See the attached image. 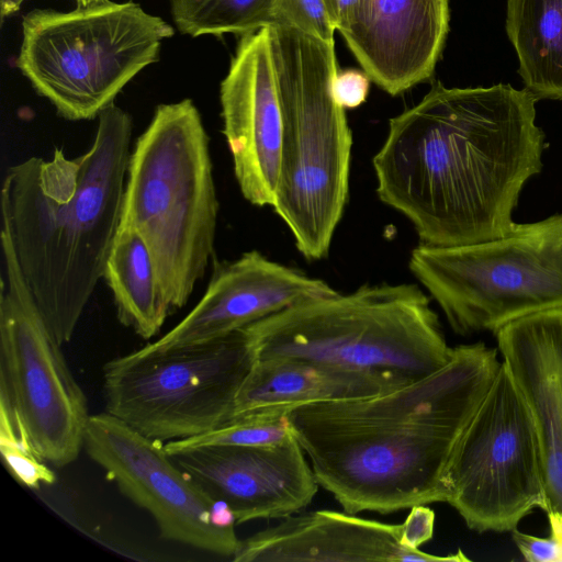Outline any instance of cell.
<instances>
[{
  "instance_id": "obj_1",
  "label": "cell",
  "mask_w": 562,
  "mask_h": 562,
  "mask_svg": "<svg viewBox=\"0 0 562 562\" xmlns=\"http://www.w3.org/2000/svg\"><path fill=\"white\" fill-rule=\"evenodd\" d=\"M537 101L507 83L432 82L416 105L390 120L372 159L379 199L412 223L423 245L505 236L522 188L543 166Z\"/></svg>"
},
{
  "instance_id": "obj_2",
  "label": "cell",
  "mask_w": 562,
  "mask_h": 562,
  "mask_svg": "<svg viewBox=\"0 0 562 562\" xmlns=\"http://www.w3.org/2000/svg\"><path fill=\"white\" fill-rule=\"evenodd\" d=\"M502 361L479 341L385 394L291 408L288 420L318 485L349 514L446 503L456 446Z\"/></svg>"
},
{
  "instance_id": "obj_3",
  "label": "cell",
  "mask_w": 562,
  "mask_h": 562,
  "mask_svg": "<svg viewBox=\"0 0 562 562\" xmlns=\"http://www.w3.org/2000/svg\"><path fill=\"white\" fill-rule=\"evenodd\" d=\"M133 119L114 103L98 116L90 148L11 166L1 187V228L52 334L68 342L122 222Z\"/></svg>"
},
{
  "instance_id": "obj_4",
  "label": "cell",
  "mask_w": 562,
  "mask_h": 562,
  "mask_svg": "<svg viewBox=\"0 0 562 562\" xmlns=\"http://www.w3.org/2000/svg\"><path fill=\"white\" fill-rule=\"evenodd\" d=\"M209 143L198 108L183 99L156 108L128 160L121 225L146 243L171 312L214 256L220 203Z\"/></svg>"
},
{
  "instance_id": "obj_5",
  "label": "cell",
  "mask_w": 562,
  "mask_h": 562,
  "mask_svg": "<svg viewBox=\"0 0 562 562\" xmlns=\"http://www.w3.org/2000/svg\"><path fill=\"white\" fill-rule=\"evenodd\" d=\"M283 134L274 203L306 260L327 257L349 192L352 135L335 100L334 42L270 24Z\"/></svg>"
},
{
  "instance_id": "obj_6",
  "label": "cell",
  "mask_w": 562,
  "mask_h": 562,
  "mask_svg": "<svg viewBox=\"0 0 562 562\" xmlns=\"http://www.w3.org/2000/svg\"><path fill=\"white\" fill-rule=\"evenodd\" d=\"M257 359L291 358L394 373L409 381L442 368L453 347L416 284H364L311 297L248 326Z\"/></svg>"
},
{
  "instance_id": "obj_7",
  "label": "cell",
  "mask_w": 562,
  "mask_h": 562,
  "mask_svg": "<svg viewBox=\"0 0 562 562\" xmlns=\"http://www.w3.org/2000/svg\"><path fill=\"white\" fill-rule=\"evenodd\" d=\"M173 27L138 3L110 0L69 12L34 9L22 20L16 67L68 121L92 120L144 68Z\"/></svg>"
},
{
  "instance_id": "obj_8",
  "label": "cell",
  "mask_w": 562,
  "mask_h": 562,
  "mask_svg": "<svg viewBox=\"0 0 562 562\" xmlns=\"http://www.w3.org/2000/svg\"><path fill=\"white\" fill-rule=\"evenodd\" d=\"M408 267L456 334H495L516 319L562 307V214L516 223L486 241L419 244Z\"/></svg>"
},
{
  "instance_id": "obj_9",
  "label": "cell",
  "mask_w": 562,
  "mask_h": 562,
  "mask_svg": "<svg viewBox=\"0 0 562 562\" xmlns=\"http://www.w3.org/2000/svg\"><path fill=\"white\" fill-rule=\"evenodd\" d=\"M257 360L246 327L103 367L105 412L164 443L205 435L233 419L238 391Z\"/></svg>"
},
{
  "instance_id": "obj_10",
  "label": "cell",
  "mask_w": 562,
  "mask_h": 562,
  "mask_svg": "<svg viewBox=\"0 0 562 562\" xmlns=\"http://www.w3.org/2000/svg\"><path fill=\"white\" fill-rule=\"evenodd\" d=\"M446 483V503L477 532H512L533 509L549 510L538 431L503 362L456 446Z\"/></svg>"
},
{
  "instance_id": "obj_11",
  "label": "cell",
  "mask_w": 562,
  "mask_h": 562,
  "mask_svg": "<svg viewBox=\"0 0 562 562\" xmlns=\"http://www.w3.org/2000/svg\"><path fill=\"white\" fill-rule=\"evenodd\" d=\"M0 393L13 405L35 453L57 468L74 462L90 418L69 370L19 269L1 228Z\"/></svg>"
},
{
  "instance_id": "obj_12",
  "label": "cell",
  "mask_w": 562,
  "mask_h": 562,
  "mask_svg": "<svg viewBox=\"0 0 562 562\" xmlns=\"http://www.w3.org/2000/svg\"><path fill=\"white\" fill-rule=\"evenodd\" d=\"M83 448L123 495L154 518L161 538L232 558L239 544L231 509L213 502L165 443L105 413L90 415Z\"/></svg>"
},
{
  "instance_id": "obj_13",
  "label": "cell",
  "mask_w": 562,
  "mask_h": 562,
  "mask_svg": "<svg viewBox=\"0 0 562 562\" xmlns=\"http://www.w3.org/2000/svg\"><path fill=\"white\" fill-rule=\"evenodd\" d=\"M173 461L236 524L285 518L313 501L318 483L296 438L276 446L165 445Z\"/></svg>"
},
{
  "instance_id": "obj_14",
  "label": "cell",
  "mask_w": 562,
  "mask_h": 562,
  "mask_svg": "<svg viewBox=\"0 0 562 562\" xmlns=\"http://www.w3.org/2000/svg\"><path fill=\"white\" fill-rule=\"evenodd\" d=\"M223 134L236 181L252 205L271 206L278 187L283 117L269 26L240 36L220 86Z\"/></svg>"
},
{
  "instance_id": "obj_15",
  "label": "cell",
  "mask_w": 562,
  "mask_h": 562,
  "mask_svg": "<svg viewBox=\"0 0 562 562\" xmlns=\"http://www.w3.org/2000/svg\"><path fill=\"white\" fill-rule=\"evenodd\" d=\"M335 292L324 280L272 261L257 250L232 261L213 260L206 290L196 305L146 347L165 350L214 339L301 301Z\"/></svg>"
},
{
  "instance_id": "obj_16",
  "label": "cell",
  "mask_w": 562,
  "mask_h": 562,
  "mask_svg": "<svg viewBox=\"0 0 562 562\" xmlns=\"http://www.w3.org/2000/svg\"><path fill=\"white\" fill-rule=\"evenodd\" d=\"M449 21V0H362L340 34L370 79L397 95L432 78Z\"/></svg>"
},
{
  "instance_id": "obj_17",
  "label": "cell",
  "mask_w": 562,
  "mask_h": 562,
  "mask_svg": "<svg viewBox=\"0 0 562 562\" xmlns=\"http://www.w3.org/2000/svg\"><path fill=\"white\" fill-rule=\"evenodd\" d=\"M401 524H386L329 509L285 517L245 539L235 562L469 561L459 550L435 555L400 543Z\"/></svg>"
},
{
  "instance_id": "obj_18",
  "label": "cell",
  "mask_w": 562,
  "mask_h": 562,
  "mask_svg": "<svg viewBox=\"0 0 562 562\" xmlns=\"http://www.w3.org/2000/svg\"><path fill=\"white\" fill-rule=\"evenodd\" d=\"M494 335L538 431L549 510L562 514V307L516 319Z\"/></svg>"
},
{
  "instance_id": "obj_19",
  "label": "cell",
  "mask_w": 562,
  "mask_h": 562,
  "mask_svg": "<svg viewBox=\"0 0 562 562\" xmlns=\"http://www.w3.org/2000/svg\"><path fill=\"white\" fill-rule=\"evenodd\" d=\"M394 373L291 358L257 359L235 401L234 418L288 413L317 402L385 394L408 384Z\"/></svg>"
},
{
  "instance_id": "obj_20",
  "label": "cell",
  "mask_w": 562,
  "mask_h": 562,
  "mask_svg": "<svg viewBox=\"0 0 562 562\" xmlns=\"http://www.w3.org/2000/svg\"><path fill=\"white\" fill-rule=\"evenodd\" d=\"M102 279L112 293L122 325L143 339L159 334L171 311L151 255L137 231L121 225Z\"/></svg>"
},
{
  "instance_id": "obj_21",
  "label": "cell",
  "mask_w": 562,
  "mask_h": 562,
  "mask_svg": "<svg viewBox=\"0 0 562 562\" xmlns=\"http://www.w3.org/2000/svg\"><path fill=\"white\" fill-rule=\"evenodd\" d=\"M506 33L525 89L562 101V0H507Z\"/></svg>"
},
{
  "instance_id": "obj_22",
  "label": "cell",
  "mask_w": 562,
  "mask_h": 562,
  "mask_svg": "<svg viewBox=\"0 0 562 562\" xmlns=\"http://www.w3.org/2000/svg\"><path fill=\"white\" fill-rule=\"evenodd\" d=\"M276 0H170L177 30L183 35H245L273 24Z\"/></svg>"
},
{
  "instance_id": "obj_23",
  "label": "cell",
  "mask_w": 562,
  "mask_h": 562,
  "mask_svg": "<svg viewBox=\"0 0 562 562\" xmlns=\"http://www.w3.org/2000/svg\"><path fill=\"white\" fill-rule=\"evenodd\" d=\"M0 452L13 479L29 488L55 482L54 472L32 448L24 428L9 398L0 395Z\"/></svg>"
},
{
  "instance_id": "obj_24",
  "label": "cell",
  "mask_w": 562,
  "mask_h": 562,
  "mask_svg": "<svg viewBox=\"0 0 562 562\" xmlns=\"http://www.w3.org/2000/svg\"><path fill=\"white\" fill-rule=\"evenodd\" d=\"M292 435L286 413H254L234 418L205 435L165 445L178 448L204 445L276 446L283 443Z\"/></svg>"
},
{
  "instance_id": "obj_25",
  "label": "cell",
  "mask_w": 562,
  "mask_h": 562,
  "mask_svg": "<svg viewBox=\"0 0 562 562\" xmlns=\"http://www.w3.org/2000/svg\"><path fill=\"white\" fill-rule=\"evenodd\" d=\"M273 24L325 42H334L337 31L324 0H276Z\"/></svg>"
},
{
  "instance_id": "obj_26",
  "label": "cell",
  "mask_w": 562,
  "mask_h": 562,
  "mask_svg": "<svg viewBox=\"0 0 562 562\" xmlns=\"http://www.w3.org/2000/svg\"><path fill=\"white\" fill-rule=\"evenodd\" d=\"M550 535L537 537L515 529L513 540L520 554L529 562H562V514L547 512Z\"/></svg>"
},
{
  "instance_id": "obj_27",
  "label": "cell",
  "mask_w": 562,
  "mask_h": 562,
  "mask_svg": "<svg viewBox=\"0 0 562 562\" xmlns=\"http://www.w3.org/2000/svg\"><path fill=\"white\" fill-rule=\"evenodd\" d=\"M370 81L366 71L338 70L333 80V94L336 102L345 110L358 108L367 100Z\"/></svg>"
},
{
  "instance_id": "obj_28",
  "label": "cell",
  "mask_w": 562,
  "mask_h": 562,
  "mask_svg": "<svg viewBox=\"0 0 562 562\" xmlns=\"http://www.w3.org/2000/svg\"><path fill=\"white\" fill-rule=\"evenodd\" d=\"M406 519L401 524L400 543L409 550H419V547L434 537L435 512L426 504L415 505Z\"/></svg>"
},
{
  "instance_id": "obj_29",
  "label": "cell",
  "mask_w": 562,
  "mask_h": 562,
  "mask_svg": "<svg viewBox=\"0 0 562 562\" xmlns=\"http://www.w3.org/2000/svg\"><path fill=\"white\" fill-rule=\"evenodd\" d=\"M330 18L340 33L356 19L362 0H324Z\"/></svg>"
},
{
  "instance_id": "obj_30",
  "label": "cell",
  "mask_w": 562,
  "mask_h": 562,
  "mask_svg": "<svg viewBox=\"0 0 562 562\" xmlns=\"http://www.w3.org/2000/svg\"><path fill=\"white\" fill-rule=\"evenodd\" d=\"M24 0H0V15L3 20L5 16L18 11Z\"/></svg>"
},
{
  "instance_id": "obj_31",
  "label": "cell",
  "mask_w": 562,
  "mask_h": 562,
  "mask_svg": "<svg viewBox=\"0 0 562 562\" xmlns=\"http://www.w3.org/2000/svg\"><path fill=\"white\" fill-rule=\"evenodd\" d=\"M106 0H76L77 7H87L94 3H100Z\"/></svg>"
}]
</instances>
